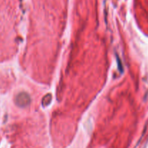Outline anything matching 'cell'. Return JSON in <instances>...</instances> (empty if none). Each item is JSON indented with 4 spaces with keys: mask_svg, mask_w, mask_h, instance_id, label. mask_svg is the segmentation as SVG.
Here are the masks:
<instances>
[{
    "mask_svg": "<svg viewBox=\"0 0 148 148\" xmlns=\"http://www.w3.org/2000/svg\"><path fill=\"white\" fill-rule=\"evenodd\" d=\"M16 103L20 107H25L30 103V97L27 93H20L16 98Z\"/></svg>",
    "mask_w": 148,
    "mask_h": 148,
    "instance_id": "obj_1",
    "label": "cell"
}]
</instances>
